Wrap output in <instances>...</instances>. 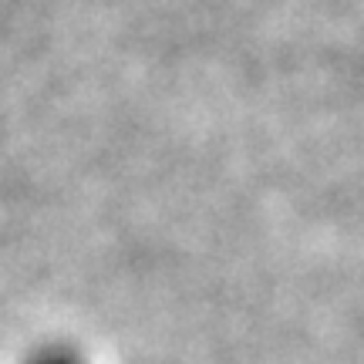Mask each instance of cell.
<instances>
[{"instance_id": "1", "label": "cell", "mask_w": 364, "mask_h": 364, "mask_svg": "<svg viewBox=\"0 0 364 364\" xmlns=\"http://www.w3.org/2000/svg\"><path fill=\"white\" fill-rule=\"evenodd\" d=\"M34 364H78V361L68 358V354H44V358H38Z\"/></svg>"}]
</instances>
